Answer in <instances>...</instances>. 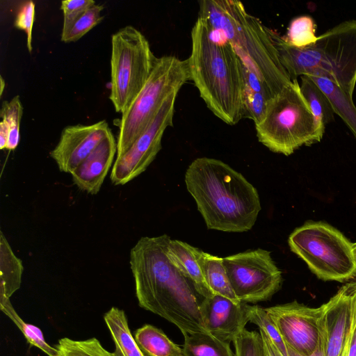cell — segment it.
Returning <instances> with one entry per match:
<instances>
[{
    "label": "cell",
    "instance_id": "obj_1",
    "mask_svg": "<svg viewBox=\"0 0 356 356\" xmlns=\"http://www.w3.org/2000/svg\"><path fill=\"white\" fill-rule=\"evenodd\" d=\"M170 237L143 236L130 252V268L138 305L175 325L183 335L209 333L200 310L203 297L169 259Z\"/></svg>",
    "mask_w": 356,
    "mask_h": 356
},
{
    "label": "cell",
    "instance_id": "obj_2",
    "mask_svg": "<svg viewBox=\"0 0 356 356\" xmlns=\"http://www.w3.org/2000/svg\"><path fill=\"white\" fill-rule=\"evenodd\" d=\"M185 183L208 229L243 232L254 226L261 210L258 192L227 163L197 158L186 171Z\"/></svg>",
    "mask_w": 356,
    "mask_h": 356
},
{
    "label": "cell",
    "instance_id": "obj_3",
    "mask_svg": "<svg viewBox=\"0 0 356 356\" xmlns=\"http://www.w3.org/2000/svg\"><path fill=\"white\" fill-rule=\"evenodd\" d=\"M187 59L190 80L208 108L229 125L243 118V63L232 46L215 39L206 21L198 17L191 31Z\"/></svg>",
    "mask_w": 356,
    "mask_h": 356
},
{
    "label": "cell",
    "instance_id": "obj_4",
    "mask_svg": "<svg viewBox=\"0 0 356 356\" xmlns=\"http://www.w3.org/2000/svg\"><path fill=\"white\" fill-rule=\"evenodd\" d=\"M199 17L234 48L243 65L275 96L291 82L282 65L270 29L234 0L199 1Z\"/></svg>",
    "mask_w": 356,
    "mask_h": 356
},
{
    "label": "cell",
    "instance_id": "obj_5",
    "mask_svg": "<svg viewBox=\"0 0 356 356\" xmlns=\"http://www.w3.org/2000/svg\"><path fill=\"white\" fill-rule=\"evenodd\" d=\"M270 34L291 80L310 76L328 79L353 97L356 83V20L340 23L305 48L289 45L277 32Z\"/></svg>",
    "mask_w": 356,
    "mask_h": 356
},
{
    "label": "cell",
    "instance_id": "obj_6",
    "mask_svg": "<svg viewBox=\"0 0 356 356\" xmlns=\"http://www.w3.org/2000/svg\"><path fill=\"white\" fill-rule=\"evenodd\" d=\"M255 129L261 143L286 156L323 138L297 79L269 101L266 114Z\"/></svg>",
    "mask_w": 356,
    "mask_h": 356
},
{
    "label": "cell",
    "instance_id": "obj_7",
    "mask_svg": "<svg viewBox=\"0 0 356 356\" xmlns=\"http://www.w3.org/2000/svg\"><path fill=\"white\" fill-rule=\"evenodd\" d=\"M190 80L187 60L175 56L157 58L145 86L117 120V157L124 154L149 127L165 101Z\"/></svg>",
    "mask_w": 356,
    "mask_h": 356
},
{
    "label": "cell",
    "instance_id": "obj_8",
    "mask_svg": "<svg viewBox=\"0 0 356 356\" xmlns=\"http://www.w3.org/2000/svg\"><path fill=\"white\" fill-rule=\"evenodd\" d=\"M288 243L319 279L344 282L356 277L351 243L330 225L308 221L290 234Z\"/></svg>",
    "mask_w": 356,
    "mask_h": 356
},
{
    "label": "cell",
    "instance_id": "obj_9",
    "mask_svg": "<svg viewBox=\"0 0 356 356\" xmlns=\"http://www.w3.org/2000/svg\"><path fill=\"white\" fill-rule=\"evenodd\" d=\"M146 37L132 26L111 37V92L117 113L123 114L147 82L156 60Z\"/></svg>",
    "mask_w": 356,
    "mask_h": 356
},
{
    "label": "cell",
    "instance_id": "obj_10",
    "mask_svg": "<svg viewBox=\"0 0 356 356\" xmlns=\"http://www.w3.org/2000/svg\"><path fill=\"white\" fill-rule=\"evenodd\" d=\"M232 289L239 301L255 303L270 299L281 287V270L270 252L256 249L222 258Z\"/></svg>",
    "mask_w": 356,
    "mask_h": 356
},
{
    "label": "cell",
    "instance_id": "obj_11",
    "mask_svg": "<svg viewBox=\"0 0 356 356\" xmlns=\"http://www.w3.org/2000/svg\"><path fill=\"white\" fill-rule=\"evenodd\" d=\"M177 94H172L165 101L149 127L124 154L116 158L110 177L114 185L129 182L143 173L154 160L161 149L164 131L172 126Z\"/></svg>",
    "mask_w": 356,
    "mask_h": 356
},
{
    "label": "cell",
    "instance_id": "obj_12",
    "mask_svg": "<svg viewBox=\"0 0 356 356\" xmlns=\"http://www.w3.org/2000/svg\"><path fill=\"white\" fill-rule=\"evenodd\" d=\"M286 343L308 356L323 339V307H309L297 301L264 308Z\"/></svg>",
    "mask_w": 356,
    "mask_h": 356
},
{
    "label": "cell",
    "instance_id": "obj_13",
    "mask_svg": "<svg viewBox=\"0 0 356 356\" xmlns=\"http://www.w3.org/2000/svg\"><path fill=\"white\" fill-rule=\"evenodd\" d=\"M108 122L65 127L56 146L50 152L60 171L72 173L111 131Z\"/></svg>",
    "mask_w": 356,
    "mask_h": 356
},
{
    "label": "cell",
    "instance_id": "obj_14",
    "mask_svg": "<svg viewBox=\"0 0 356 356\" xmlns=\"http://www.w3.org/2000/svg\"><path fill=\"white\" fill-rule=\"evenodd\" d=\"M356 305V281L341 286L323 307L325 356H339L350 330Z\"/></svg>",
    "mask_w": 356,
    "mask_h": 356
},
{
    "label": "cell",
    "instance_id": "obj_15",
    "mask_svg": "<svg viewBox=\"0 0 356 356\" xmlns=\"http://www.w3.org/2000/svg\"><path fill=\"white\" fill-rule=\"evenodd\" d=\"M247 304L217 294L204 298L200 310L205 329L222 341L233 342L249 321Z\"/></svg>",
    "mask_w": 356,
    "mask_h": 356
},
{
    "label": "cell",
    "instance_id": "obj_16",
    "mask_svg": "<svg viewBox=\"0 0 356 356\" xmlns=\"http://www.w3.org/2000/svg\"><path fill=\"white\" fill-rule=\"evenodd\" d=\"M117 153V142L111 131L97 147L71 173L74 184L89 194H97Z\"/></svg>",
    "mask_w": 356,
    "mask_h": 356
},
{
    "label": "cell",
    "instance_id": "obj_17",
    "mask_svg": "<svg viewBox=\"0 0 356 356\" xmlns=\"http://www.w3.org/2000/svg\"><path fill=\"white\" fill-rule=\"evenodd\" d=\"M195 248L179 241L169 238L166 252L170 261L194 284L197 292L203 298L213 295L204 278L195 255Z\"/></svg>",
    "mask_w": 356,
    "mask_h": 356
},
{
    "label": "cell",
    "instance_id": "obj_18",
    "mask_svg": "<svg viewBox=\"0 0 356 356\" xmlns=\"http://www.w3.org/2000/svg\"><path fill=\"white\" fill-rule=\"evenodd\" d=\"M104 319L115 344V356H145L132 336L122 309L111 307Z\"/></svg>",
    "mask_w": 356,
    "mask_h": 356
},
{
    "label": "cell",
    "instance_id": "obj_19",
    "mask_svg": "<svg viewBox=\"0 0 356 356\" xmlns=\"http://www.w3.org/2000/svg\"><path fill=\"white\" fill-rule=\"evenodd\" d=\"M195 252L205 282L211 293L222 296L236 302H242L238 300L232 289L222 258L203 252L197 248Z\"/></svg>",
    "mask_w": 356,
    "mask_h": 356
},
{
    "label": "cell",
    "instance_id": "obj_20",
    "mask_svg": "<svg viewBox=\"0 0 356 356\" xmlns=\"http://www.w3.org/2000/svg\"><path fill=\"white\" fill-rule=\"evenodd\" d=\"M24 267L3 232L0 233V294L10 298L21 286Z\"/></svg>",
    "mask_w": 356,
    "mask_h": 356
},
{
    "label": "cell",
    "instance_id": "obj_21",
    "mask_svg": "<svg viewBox=\"0 0 356 356\" xmlns=\"http://www.w3.org/2000/svg\"><path fill=\"white\" fill-rule=\"evenodd\" d=\"M134 338L145 356H184L182 348L152 325L145 324L136 330Z\"/></svg>",
    "mask_w": 356,
    "mask_h": 356
},
{
    "label": "cell",
    "instance_id": "obj_22",
    "mask_svg": "<svg viewBox=\"0 0 356 356\" xmlns=\"http://www.w3.org/2000/svg\"><path fill=\"white\" fill-rule=\"evenodd\" d=\"M300 87L314 117L318 131L323 136L325 124L334 120V110L325 95L309 76H301Z\"/></svg>",
    "mask_w": 356,
    "mask_h": 356
},
{
    "label": "cell",
    "instance_id": "obj_23",
    "mask_svg": "<svg viewBox=\"0 0 356 356\" xmlns=\"http://www.w3.org/2000/svg\"><path fill=\"white\" fill-rule=\"evenodd\" d=\"M309 76L325 94L334 113L341 118L356 138V107L353 104V97L348 96L328 79Z\"/></svg>",
    "mask_w": 356,
    "mask_h": 356
},
{
    "label": "cell",
    "instance_id": "obj_24",
    "mask_svg": "<svg viewBox=\"0 0 356 356\" xmlns=\"http://www.w3.org/2000/svg\"><path fill=\"white\" fill-rule=\"evenodd\" d=\"M184 337V356H235L229 343L209 333H192Z\"/></svg>",
    "mask_w": 356,
    "mask_h": 356
},
{
    "label": "cell",
    "instance_id": "obj_25",
    "mask_svg": "<svg viewBox=\"0 0 356 356\" xmlns=\"http://www.w3.org/2000/svg\"><path fill=\"white\" fill-rule=\"evenodd\" d=\"M0 309L18 327L31 346H35L48 356H56L55 347L49 345L41 330L31 324L24 322L13 308L10 298L0 294Z\"/></svg>",
    "mask_w": 356,
    "mask_h": 356
},
{
    "label": "cell",
    "instance_id": "obj_26",
    "mask_svg": "<svg viewBox=\"0 0 356 356\" xmlns=\"http://www.w3.org/2000/svg\"><path fill=\"white\" fill-rule=\"evenodd\" d=\"M316 24L312 17L300 15L291 21L283 38L291 47L305 48L316 42Z\"/></svg>",
    "mask_w": 356,
    "mask_h": 356
},
{
    "label": "cell",
    "instance_id": "obj_27",
    "mask_svg": "<svg viewBox=\"0 0 356 356\" xmlns=\"http://www.w3.org/2000/svg\"><path fill=\"white\" fill-rule=\"evenodd\" d=\"M56 356H115L106 350L95 337L85 340L61 338L55 346Z\"/></svg>",
    "mask_w": 356,
    "mask_h": 356
},
{
    "label": "cell",
    "instance_id": "obj_28",
    "mask_svg": "<svg viewBox=\"0 0 356 356\" xmlns=\"http://www.w3.org/2000/svg\"><path fill=\"white\" fill-rule=\"evenodd\" d=\"M23 114V106L19 96L16 95L10 101L2 103L0 116L8 129L6 149L14 150L19 142V124Z\"/></svg>",
    "mask_w": 356,
    "mask_h": 356
},
{
    "label": "cell",
    "instance_id": "obj_29",
    "mask_svg": "<svg viewBox=\"0 0 356 356\" xmlns=\"http://www.w3.org/2000/svg\"><path fill=\"white\" fill-rule=\"evenodd\" d=\"M247 312L249 321L257 325L259 330L264 331L284 356H288L286 345L265 309L257 305L251 306L247 304Z\"/></svg>",
    "mask_w": 356,
    "mask_h": 356
},
{
    "label": "cell",
    "instance_id": "obj_30",
    "mask_svg": "<svg viewBox=\"0 0 356 356\" xmlns=\"http://www.w3.org/2000/svg\"><path fill=\"white\" fill-rule=\"evenodd\" d=\"M103 9V6L96 4L88 9L76 21L67 32L61 34V41L64 42H75L85 35L102 21L104 16L101 15V13Z\"/></svg>",
    "mask_w": 356,
    "mask_h": 356
},
{
    "label": "cell",
    "instance_id": "obj_31",
    "mask_svg": "<svg viewBox=\"0 0 356 356\" xmlns=\"http://www.w3.org/2000/svg\"><path fill=\"white\" fill-rule=\"evenodd\" d=\"M271 99L266 95L244 87L243 117L253 120L254 124L259 123L266 114L268 104Z\"/></svg>",
    "mask_w": 356,
    "mask_h": 356
},
{
    "label": "cell",
    "instance_id": "obj_32",
    "mask_svg": "<svg viewBox=\"0 0 356 356\" xmlns=\"http://www.w3.org/2000/svg\"><path fill=\"white\" fill-rule=\"evenodd\" d=\"M235 356H265L260 333L245 328L233 341Z\"/></svg>",
    "mask_w": 356,
    "mask_h": 356
},
{
    "label": "cell",
    "instance_id": "obj_33",
    "mask_svg": "<svg viewBox=\"0 0 356 356\" xmlns=\"http://www.w3.org/2000/svg\"><path fill=\"white\" fill-rule=\"evenodd\" d=\"M95 5L93 0H65L61 1L63 13V26L61 34L67 32L76 21L88 9Z\"/></svg>",
    "mask_w": 356,
    "mask_h": 356
},
{
    "label": "cell",
    "instance_id": "obj_34",
    "mask_svg": "<svg viewBox=\"0 0 356 356\" xmlns=\"http://www.w3.org/2000/svg\"><path fill=\"white\" fill-rule=\"evenodd\" d=\"M35 3L32 1L23 2L18 8L14 26L23 30L26 34V47L29 52L32 51V32L35 20Z\"/></svg>",
    "mask_w": 356,
    "mask_h": 356
},
{
    "label": "cell",
    "instance_id": "obj_35",
    "mask_svg": "<svg viewBox=\"0 0 356 356\" xmlns=\"http://www.w3.org/2000/svg\"><path fill=\"white\" fill-rule=\"evenodd\" d=\"M259 333L263 340L265 356H284L264 331L259 330Z\"/></svg>",
    "mask_w": 356,
    "mask_h": 356
},
{
    "label": "cell",
    "instance_id": "obj_36",
    "mask_svg": "<svg viewBox=\"0 0 356 356\" xmlns=\"http://www.w3.org/2000/svg\"><path fill=\"white\" fill-rule=\"evenodd\" d=\"M286 347H287L288 356H305V355H302L296 352L291 348H289L288 346H286ZM308 356H325V342L324 334H323V339L321 343H320L319 346L318 347V348L312 355H308Z\"/></svg>",
    "mask_w": 356,
    "mask_h": 356
},
{
    "label": "cell",
    "instance_id": "obj_37",
    "mask_svg": "<svg viewBox=\"0 0 356 356\" xmlns=\"http://www.w3.org/2000/svg\"><path fill=\"white\" fill-rule=\"evenodd\" d=\"M8 137V129L7 125L1 121L0 122V149H3L6 147Z\"/></svg>",
    "mask_w": 356,
    "mask_h": 356
},
{
    "label": "cell",
    "instance_id": "obj_38",
    "mask_svg": "<svg viewBox=\"0 0 356 356\" xmlns=\"http://www.w3.org/2000/svg\"><path fill=\"white\" fill-rule=\"evenodd\" d=\"M355 318H356V305H355V313H354V316H353V323L351 325L350 330L348 337L346 339L341 354L339 355V356H348V355L349 346H350L352 333H353V327H354V325H355Z\"/></svg>",
    "mask_w": 356,
    "mask_h": 356
},
{
    "label": "cell",
    "instance_id": "obj_39",
    "mask_svg": "<svg viewBox=\"0 0 356 356\" xmlns=\"http://www.w3.org/2000/svg\"><path fill=\"white\" fill-rule=\"evenodd\" d=\"M351 249L355 261L356 262V242L351 243Z\"/></svg>",
    "mask_w": 356,
    "mask_h": 356
},
{
    "label": "cell",
    "instance_id": "obj_40",
    "mask_svg": "<svg viewBox=\"0 0 356 356\" xmlns=\"http://www.w3.org/2000/svg\"><path fill=\"white\" fill-rule=\"evenodd\" d=\"M0 79H1V92H0V94L1 96L3 94V90L4 89V86H5V81L1 76L0 77Z\"/></svg>",
    "mask_w": 356,
    "mask_h": 356
}]
</instances>
